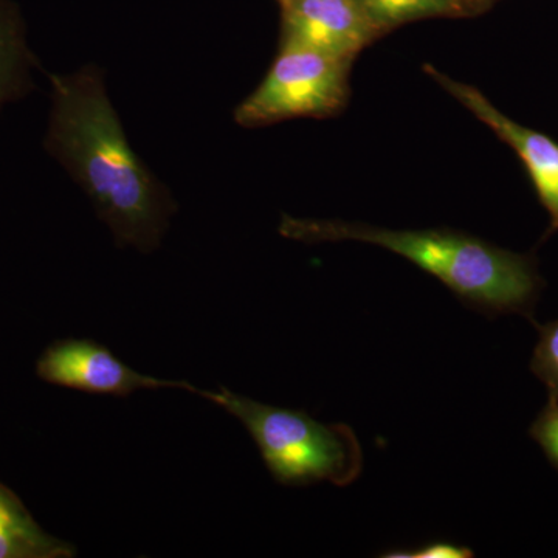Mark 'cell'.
<instances>
[{"instance_id":"obj_4","label":"cell","mask_w":558,"mask_h":558,"mask_svg":"<svg viewBox=\"0 0 558 558\" xmlns=\"http://www.w3.org/2000/svg\"><path fill=\"white\" fill-rule=\"evenodd\" d=\"M351 60L281 46L258 89L238 106L234 121L260 128L300 117H328L347 102Z\"/></svg>"},{"instance_id":"obj_7","label":"cell","mask_w":558,"mask_h":558,"mask_svg":"<svg viewBox=\"0 0 558 558\" xmlns=\"http://www.w3.org/2000/svg\"><path fill=\"white\" fill-rule=\"evenodd\" d=\"M425 72L439 83L450 95L476 119L490 126V130L509 143L521 160L526 165L535 190H537L543 207L550 216L549 233L558 230V145L553 138L537 131L521 126L499 112L476 87L451 80L446 73L439 72L433 65H425Z\"/></svg>"},{"instance_id":"obj_12","label":"cell","mask_w":558,"mask_h":558,"mask_svg":"<svg viewBox=\"0 0 558 558\" xmlns=\"http://www.w3.org/2000/svg\"><path fill=\"white\" fill-rule=\"evenodd\" d=\"M529 433L545 451L550 464L558 470V400H549L548 405L532 422Z\"/></svg>"},{"instance_id":"obj_14","label":"cell","mask_w":558,"mask_h":558,"mask_svg":"<svg viewBox=\"0 0 558 558\" xmlns=\"http://www.w3.org/2000/svg\"><path fill=\"white\" fill-rule=\"evenodd\" d=\"M279 2L284 3L288 2V0H279Z\"/></svg>"},{"instance_id":"obj_2","label":"cell","mask_w":558,"mask_h":558,"mask_svg":"<svg viewBox=\"0 0 558 558\" xmlns=\"http://www.w3.org/2000/svg\"><path fill=\"white\" fill-rule=\"evenodd\" d=\"M279 233L303 242L359 241L416 264L462 303L487 317L515 314L534 322L543 282L532 260L451 230H389L341 220L284 216Z\"/></svg>"},{"instance_id":"obj_11","label":"cell","mask_w":558,"mask_h":558,"mask_svg":"<svg viewBox=\"0 0 558 558\" xmlns=\"http://www.w3.org/2000/svg\"><path fill=\"white\" fill-rule=\"evenodd\" d=\"M538 340L531 360V371L548 388L549 400H558V318L537 325Z\"/></svg>"},{"instance_id":"obj_13","label":"cell","mask_w":558,"mask_h":558,"mask_svg":"<svg viewBox=\"0 0 558 558\" xmlns=\"http://www.w3.org/2000/svg\"><path fill=\"white\" fill-rule=\"evenodd\" d=\"M473 556L475 554L472 549L450 542L428 543L417 549L389 550L387 554H381V557L387 558H470Z\"/></svg>"},{"instance_id":"obj_9","label":"cell","mask_w":558,"mask_h":558,"mask_svg":"<svg viewBox=\"0 0 558 558\" xmlns=\"http://www.w3.org/2000/svg\"><path fill=\"white\" fill-rule=\"evenodd\" d=\"M35 57L27 49L20 16L0 0V108L32 89L31 68Z\"/></svg>"},{"instance_id":"obj_5","label":"cell","mask_w":558,"mask_h":558,"mask_svg":"<svg viewBox=\"0 0 558 558\" xmlns=\"http://www.w3.org/2000/svg\"><path fill=\"white\" fill-rule=\"evenodd\" d=\"M36 373L57 387L117 398H126L138 389L179 388L196 395L199 391L186 381L145 376L117 359L108 348L87 339L54 341L40 355Z\"/></svg>"},{"instance_id":"obj_1","label":"cell","mask_w":558,"mask_h":558,"mask_svg":"<svg viewBox=\"0 0 558 558\" xmlns=\"http://www.w3.org/2000/svg\"><path fill=\"white\" fill-rule=\"evenodd\" d=\"M46 146L89 196L120 247L150 253L160 245L175 204L124 134L101 70L87 65L51 75Z\"/></svg>"},{"instance_id":"obj_10","label":"cell","mask_w":558,"mask_h":558,"mask_svg":"<svg viewBox=\"0 0 558 558\" xmlns=\"http://www.w3.org/2000/svg\"><path fill=\"white\" fill-rule=\"evenodd\" d=\"M379 31L433 16H459L468 0H359Z\"/></svg>"},{"instance_id":"obj_15","label":"cell","mask_w":558,"mask_h":558,"mask_svg":"<svg viewBox=\"0 0 558 558\" xmlns=\"http://www.w3.org/2000/svg\"><path fill=\"white\" fill-rule=\"evenodd\" d=\"M468 2H470V0H468Z\"/></svg>"},{"instance_id":"obj_8","label":"cell","mask_w":558,"mask_h":558,"mask_svg":"<svg viewBox=\"0 0 558 558\" xmlns=\"http://www.w3.org/2000/svg\"><path fill=\"white\" fill-rule=\"evenodd\" d=\"M75 546L47 534L21 498L0 483V558H70Z\"/></svg>"},{"instance_id":"obj_16","label":"cell","mask_w":558,"mask_h":558,"mask_svg":"<svg viewBox=\"0 0 558 558\" xmlns=\"http://www.w3.org/2000/svg\"><path fill=\"white\" fill-rule=\"evenodd\" d=\"M470 2H472V0H470Z\"/></svg>"},{"instance_id":"obj_6","label":"cell","mask_w":558,"mask_h":558,"mask_svg":"<svg viewBox=\"0 0 558 558\" xmlns=\"http://www.w3.org/2000/svg\"><path fill=\"white\" fill-rule=\"evenodd\" d=\"M281 5V46L352 61L380 33L359 0H288Z\"/></svg>"},{"instance_id":"obj_3","label":"cell","mask_w":558,"mask_h":558,"mask_svg":"<svg viewBox=\"0 0 558 558\" xmlns=\"http://www.w3.org/2000/svg\"><path fill=\"white\" fill-rule=\"evenodd\" d=\"M197 395L240 418L271 476L284 486L329 481L344 487L362 473V447L348 425L323 424L304 411L266 405L227 388Z\"/></svg>"}]
</instances>
